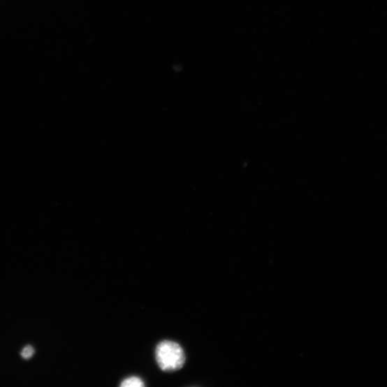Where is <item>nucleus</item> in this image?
I'll return each instance as SVG.
<instances>
[{
    "label": "nucleus",
    "instance_id": "f257e3e1",
    "mask_svg": "<svg viewBox=\"0 0 387 387\" xmlns=\"http://www.w3.org/2000/svg\"><path fill=\"white\" fill-rule=\"evenodd\" d=\"M156 359L164 372L180 370L185 363L184 352L180 344L172 341L160 342L156 349Z\"/></svg>",
    "mask_w": 387,
    "mask_h": 387
},
{
    "label": "nucleus",
    "instance_id": "f03ea898",
    "mask_svg": "<svg viewBox=\"0 0 387 387\" xmlns=\"http://www.w3.org/2000/svg\"><path fill=\"white\" fill-rule=\"evenodd\" d=\"M144 386V381L140 378L136 377L127 378L121 384L122 387H143Z\"/></svg>",
    "mask_w": 387,
    "mask_h": 387
},
{
    "label": "nucleus",
    "instance_id": "7ed1b4c3",
    "mask_svg": "<svg viewBox=\"0 0 387 387\" xmlns=\"http://www.w3.org/2000/svg\"><path fill=\"white\" fill-rule=\"evenodd\" d=\"M34 349L31 346H27L23 349L21 354L24 358H29L34 355Z\"/></svg>",
    "mask_w": 387,
    "mask_h": 387
}]
</instances>
